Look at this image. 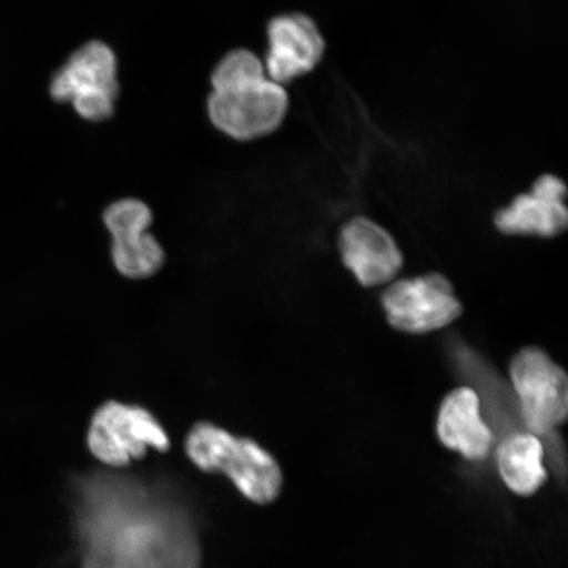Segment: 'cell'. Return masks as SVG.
Here are the masks:
<instances>
[{"label": "cell", "instance_id": "obj_3", "mask_svg": "<svg viewBox=\"0 0 568 568\" xmlns=\"http://www.w3.org/2000/svg\"><path fill=\"white\" fill-rule=\"evenodd\" d=\"M88 446L99 462L119 468L144 458L149 449L166 453L170 438L151 412L111 400L92 416Z\"/></svg>", "mask_w": 568, "mask_h": 568}, {"label": "cell", "instance_id": "obj_12", "mask_svg": "<svg viewBox=\"0 0 568 568\" xmlns=\"http://www.w3.org/2000/svg\"><path fill=\"white\" fill-rule=\"evenodd\" d=\"M497 230L524 236L556 237L566 231L568 211L565 202L554 201L531 191L521 194L508 207L496 213Z\"/></svg>", "mask_w": 568, "mask_h": 568}, {"label": "cell", "instance_id": "obj_1", "mask_svg": "<svg viewBox=\"0 0 568 568\" xmlns=\"http://www.w3.org/2000/svg\"><path fill=\"white\" fill-rule=\"evenodd\" d=\"M184 450L199 470L226 475L247 500L266 506L281 495L278 462L253 439L232 436L211 423H197L184 442Z\"/></svg>", "mask_w": 568, "mask_h": 568}, {"label": "cell", "instance_id": "obj_11", "mask_svg": "<svg viewBox=\"0 0 568 568\" xmlns=\"http://www.w3.org/2000/svg\"><path fill=\"white\" fill-rule=\"evenodd\" d=\"M497 470L510 491L518 496H532L548 480L545 467V447L532 433H514L497 447Z\"/></svg>", "mask_w": 568, "mask_h": 568}, {"label": "cell", "instance_id": "obj_2", "mask_svg": "<svg viewBox=\"0 0 568 568\" xmlns=\"http://www.w3.org/2000/svg\"><path fill=\"white\" fill-rule=\"evenodd\" d=\"M55 102L71 103L78 115L92 123L115 112L119 95L115 52L102 41H90L69 57L51 82Z\"/></svg>", "mask_w": 568, "mask_h": 568}, {"label": "cell", "instance_id": "obj_13", "mask_svg": "<svg viewBox=\"0 0 568 568\" xmlns=\"http://www.w3.org/2000/svg\"><path fill=\"white\" fill-rule=\"evenodd\" d=\"M264 61L246 49H236L225 54L213 69L211 75L212 91L237 87L266 78Z\"/></svg>", "mask_w": 568, "mask_h": 568}, {"label": "cell", "instance_id": "obj_7", "mask_svg": "<svg viewBox=\"0 0 568 568\" xmlns=\"http://www.w3.org/2000/svg\"><path fill=\"white\" fill-rule=\"evenodd\" d=\"M103 222L112 236V261L120 274L131 280H145L165 265V251L148 232L153 223L148 204L139 199H122L105 209Z\"/></svg>", "mask_w": 568, "mask_h": 568}, {"label": "cell", "instance_id": "obj_5", "mask_svg": "<svg viewBox=\"0 0 568 568\" xmlns=\"http://www.w3.org/2000/svg\"><path fill=\"white\" fill-rule=\"evenodd\" d=\"M509 373L529 433L546 436L566 422L567 375L548 354L527 347L510 362Z\"/></svg>", "mask_w": 568, "mask_h": 568}, {"label": "cell", "instance_id": "obj_10", "mask_svg": "<svg viewBox=\"0 0 568 568\" xmlns=\"http://www.w3.org/2000/svg\"><path fill=\"white\" fill-rule=\"evenodd\" d=\"M437 435L447 449L468 460L488 457L494 435L483 420L480 399L474 389L462 387L445 397L438 414Z\"/></svg>", "mask_w": 568, "mask_h": 568}, {"label": "cell", "instance_id": "obj_8", "mask_svg": "<svg viewBox=\"0 0 568 568\" xmlns=\"http://www.w3.org/2000/svg\"><path fill=\"white\" fill-rule=\"evenodd\" d=\"M267 40L266 75L282 87L314 70L325 53L322 32L303 13H283L270 20Z\"/></svg>", "mask_w": 568, "mask_h": 568}, {"label": "cell", "instance_id": "obj_9", "mask_svg": "<svg viewBox=\"0 0 568 568\" xmlns=\"http://www.w3.org/2000/svg\"><path fill=\"white\" fill-rule=\"evenodd\" d=\"M344 264L366 287L379 286L400 272L403 255L390 234L366 217H354L341 230Z\"/></svg>", "mask_w": 568, "mask_h": 568}, {"label": "cell", "instance_id": "obj_6", "mask_svg": "<svg viewBox=\"0 0 568 568\" xmlns=\"http://www.w3.org/2000/svg\"><path fill=\"white\" fill-rule=\"evenodd\" d=\"M382 304L388 323L412 335L442 329L464 311L452 283L436 273L394 283Z\"/></svg>", "mask_w": 568, "mask_h": 568}, {"label": "cell", "instance_id": "obj_4", "mask_svg": "<svg viewBox=\"0 0 568 568\" xmlns=\"http://www.w3.org/2000/svg\"><path fill=\"white\" fill-rule=\"evenodd\" d=\"M287 110L286 90L268 77L211 91L207 102L211 123L239 141L264 138L278 130Z\"/></svg>", "mask_w": 568, "mask_h": 568}]
</instances>
